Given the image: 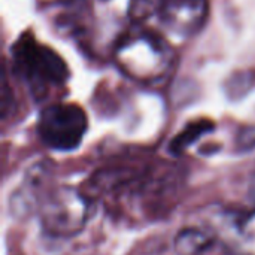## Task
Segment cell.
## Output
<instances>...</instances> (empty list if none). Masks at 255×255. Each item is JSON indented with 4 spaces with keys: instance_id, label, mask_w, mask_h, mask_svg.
I'll list each match as a JSON object with an SVG mask.
<instances>
[{
    "instance_id": "6da1fadb",
    "label": "cell",
    "mask_w": 255,
    "mask_h": 255,
    "mask_svg": "<svg viewBox=\"0 0 255 255\" xmlns=\"http://www.w3.org/2000/svg\"><path fill=\"white\" fill-rule=\"evenodd\" d=\"M13 70L27 84L34 99L40 100L49 88L63 87L69 76L66 61L31 34H21L12 49Z\"/></svg>"
},
{
    "instance_id": "7a4b0ae2",
    "label": "cell",
    "mask_w": 255,
    "mask_h": 255,
    "mask_svg": "<svg viewBox=\"0 0 255 255\" xmlns=\"http://www.w3.org/2000/svg\"><path fill=\"white\" fill-rule=\"evenodd\" d=\"M36 211L45 233L57 239H69L84 230L91 202L81 190L60 185L40 196Z\"/></svg>"
},
{
    "instance_id": "3957f363",
    "label": "cell",
    "mask_w": 255,
    "mask_h": 255,
    "mask_svg": "<svg viewBox=\"0 0 255 255\" xmlns=\"http://www.w3.org/2000/svg\"><path fill=\"white\" fill-rule=\"evenodd\" d=\"M117 60L134 78L157 79L169 69L172 51L160 36L149 31H139L126 36L118 43Z\"/></svg>"
},
{
    "instance_id": "52a82bcc",
    "label": "cell",
    "mask_w": 255,
    "mask_h": 255,
    "mask_svg": "<svg viewBox=\"0 0 255 255\" xmlns=\"http://www.w3.org/2000/svg\"><path fill=\"white\" fill-rule=\"evenodd\" d=\"M214 128V123L208 121V120H200V121H194L190 123L172 142H170V151L175 155L182 154L191 143H194L200 136H203L205 133L211 131Z\"/></svg>"
},
{
    "instance_id": "5b68a950",
    "label": "cell",
    "mask_w": 255,
    "mask_h": 255,
    "mask_svg": "<svg viewBox=\"0 0 255 255\" xmlns=\"http://www.w3.org/2000/svg\"><path fill=\"white\" fill-rule=\"evenodd\" d=\"M208 15V0H166L158 12L164 28L182 37L199 33L203 28Z\"/></svg>"
},
{
    "instance_id": "277c9868",
    "label": "cell",
    "mask_w": 255,
    "mask_h": 255,
    "mask_svg": "<svg viewBox=\"0 0 255 255\" xmlns=\"http://www.w3.org/2000/svg\"><path fill=\"white\" fill-rule=\"evenodd\" d=\"M88 130L85 111L75 103L46 106L37 121V134L45 146L55 151L76 149Z\"/></svg>"
},
{
    "instance_id": "ba28073f",
    "label": "cell",
    "mask_w": 255,
    "mask_h": 255,
    "mask_svg": "<svg viewBox=\"0 0 255 255\" xmlns=\"http://www.w3.org/2000/svg\"><path fill=\"white\" fill-rule=\"evenodd\" d=\"M164 3L166 0H130L128 16L136 22L143 21L154 13H158Z\"/></svg>"
},
{
    "instance_id": "8992f818",
    "label": "cell",
    "mask_w": 255,
    "mask_h": 255,
    "mask_svg": "<svg viewBox=\"0 0 255 255\" xmlns=\"http://www.w3.org/2000/svg\"><path fill=\"white\" fill-rule=\"evenodd\" d=\"M212 245L214 236L199 227L184 229L175 238V250L178 255H203Z\"/></svg>"
}]
</instances>
